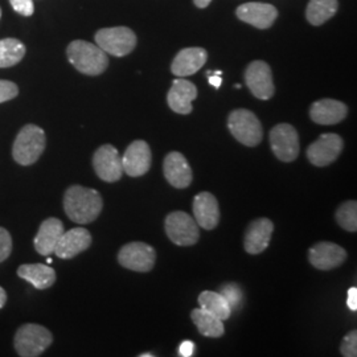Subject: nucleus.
I'll list each match as a JSON object with an SVG mask.
<instances>
[{
	"label": "nucleus",
	"mask_w": 357,
	"mask_h": 357,
	"mask_svg": "<svg viewBox=\"0 0 357 357\" xmlns=\"http://www.w3.org/2000/svg\"><path fill=\"white\" fill-rule=\"evenodd\" d=\"M103 200L100 192L82 185L69 187L64 195V211L73 222L84 225L101 215Z\"/></svg>",
	"instance_id": "f257e3e1"
},
{
	"label": "nucleus",
	"mask_w": 357,
	"mask_h": 357,
	"mask_svg": "<svg viewBox=\"0 0 357 357\" xmlns=\"http://www.w3.org/2000/svg\"><path fill=\"white\" fill-rule=\"evenodd\" d=\"M69 63L86 76H100L109 66L107 53L97 44L75 40L66 48Z\"/></svg>",
	"instance_id": "f03ea898"
},
{
	"label": "nucleus",
	"mask_w": 357,
	"mask_h": 357,
	"mask_svg": "<svg viewBox=\"0 0 357 357\" xmlns=\"http://www.w3.org/2000/svg\"><path fill=\"white\" fill-rule=\"evenodd\" d=\"M47 146L45 132L36 125H26L16 135L13 146V156L16 163L31 166L36 163Z\"/></svg>",
	"instance_id": "7ed1b4c3"
},
{
	"label": "nucleus",
	"mask_w": 357,
	"mask_h": 357,
	"mask_svg": "<svg viewBox=\"0 0 357 357\" xmlns=\"http://www.w3.org/2000/svg\"><path fill=\"white\" fill-rule=\"evenodd\" d=\"M53 343L51 331L40 324H23L13 339V345L17 355L22 357H38Z\"/></svg>",
	"instance_id": "20e7f679"
},
{
	"label": "nucleus",
	"mask_w": 357,
	"mask_h": 357,
	"mask_svg": "<svg viewBox=\"0 0 357 357\" xmlns=\"http://www.w3.org/2000/svg\"><path fill=\"white\" fill-rule=\"evenodd\" d=\"M228 128L236 141L246 147L258 146L264 138V128L257 115L246 109H236L228 116Z\"/></svg>",
	"instance_id": "39448f33"
},
{
	"label": "nucleus",
	"mask_w": 357,
	"mask_h": 357,
	"mask_svg": "<svg viewBox=\"0 0 357 357\" xmlns=\"http://www.w3.org/2000/svg\"><path fill=\"white\" fill-rule=\"evenodd\" d=\"M97 45L115 57L128 56L137 47V35L128 26L102 28L96 33Z\"/></svg>",
	"instance_id": "423d86ee"
},
{
	"label": "nucleus",
	"mask_w": 357,
	"mask_h": 357,
	"mask_svg": "<svg viewBox=\"0 0 357 357\" xmlns=\"http://www.w3.org/2000/svg\"><path fill=\"white\" fill-rule=\"evenodd\" d=\"M165 229L167 237L178 246H192L200 238V227L195 218L181 211L172 212L166 217Z\"/></svg>",
	"instance_id": "0eeeda50"
},
{
	"label": "nucleus",
	"mask_w": 357,
	"mask_h": 357,
	"mask_svg": "<svg viewBox=\"0 0 357 357\" xmlns=\"http://www.w3.org/2000/svg\"><path fill=\"white\" fill-rule=\"evenodd\" d=\"M270 147L275 158L281 162H294L301 151L298 131L289 123L274 126L270 131Z\"/></svg>",
	"instance_id": "6e6552de"
},
{
	"label": "nucleus",
	"mask_w": 357,
	"mask_h": 357,
	"mask_svg": "<svg viewBox=\"0 0 357 357\" xmlns=\"http://www.w3.org/2000/svg\"><path fill=\"white\" fill-rule=\"evenodd\" d=\"M344 142L340 135L328 132L323 134L307 147V159L317 167L330 166L337 160L343 151Z\"/></svg>",
	"instance_id": "1a4fd4ad"
},
{
	"label": "nucleus",
	"mask_w": 357,
	"mask_h": 357,
	"mask_svg": "<svg viewBox=\"0 0 357 357\" xmlns=\"http://www.w3.org/2000/svg\"><path fill=\"white\" fill-rule=\"evenodd\" d=\"M155 249L144 243H126L118 253V262L121 266L138 273L151 271L155 266Z\"/></svg>",
	"instance_id": "9d476101"
},
{
	"label": "nucleus",
	"mask_w": 357,
	"mask_h": 357,
	"mask_svg": "<svg viewBox=\"0 0 357 357\" xmlns=\"http://www.w3.org/2000/svg\"><path fill=\"white\" fill-rule=\"evenodd\" d=\"M245 81L255 98L268 101L275 91L271 69L265 61H253L245 70Z\"/></svg>",
	"instance_id": "9b49d317"
},
{
	"label": "nucleus",
	"mask_w": 357,
	"mask_h": 357,
	"mask_svg": "<svg viewBox=\"0 0 357 357\" xmlns=\"http://www.w3.org/2000/svg\"><path fill=\"white\" fill-rule=\"evenodd\" d=\"M93 167L97 176L106 183H115L123 175L122 158L112 144H103L94 153Z\"/></svg>",
	"instance_id": "f8f14e48"
},
{
	"label": "nucleus",
	"mask_w": 357,
	"mask_h": 357,
	"mask_svg": "<svg viewBox=\"0 0 357 357\" xmlns=\"http://www.w3.org/2000/svg\"><path fill=\"white\" fill-rule=\"evenodd\" d=\"M151 149L149 143L144 141H134L122 156L123 174H128L131 178H139L146 175L151 168Z\"/></svg>",
	"instance_id": "ddd939ff"
},
{
	"label": "nucleus",
	"mask_w": 357,
	"mask_h": 357,
	"mask_svg": "<svg viewBox=\"0 0 357 357\" xmlns=\"http://www.w3.org/2000/svg\"><path fill=\"white\" fill-rule=\"evenodd\" d=\"M273 231H274V224L266 217H261L252 221L245 230L243 248L246 253L255 255L265 252L271 240Z\"/></svg>",
	"instance_id": "4468645a"
},
{
	"label": "nucleus",
	"mask_w": 357,
	"mask_h": 357,
	"mask_svg": "<svg viewBox=\"0 0 357 357\" xmlns=\"http://www.w3.org/2000/svg\"><path fill=\"white\" fill-rule=\"evenodd\" d=\"M347 252L342 246L333 243H315L308 250L310 264L318 270H333L339 268L345 259Z\"/></svg>",
	"instance_id": "2eb2a0df"
},
{
	"label": "nucleus",
	"mask_w": 357,
	"mask_h": 357,
	"mask_svg": "<svg viewBox=\"0 0 357 357\" xmlns=\"http://www.w3.org/2000/svg\"><path fill=\"white\" fill-rule=\"evenodd\" d=\"M163 172L167 181L178 190H184L190 187L193 178L192 168L187 162L185 156L178 151H171L165 158Z\"/></svg>",
	"instance_id": "dca6fc26"
},
{
	"label": "nucleus",
	"mask_w": 357,
	"mask_h": 357,
	"mask_svg": "<svg viewBox=\"0 0 357 357\" xmlns=\"http://www.w3.org/2000/svg\"><path fill=\"white\" fill-rule=\"evenodd\" d=\"M195 221L200 228L212 230L220 222V208L217 199L211 192H200L195 196L192 204Z\"/></svg>",
	"instance_id": "f3484780"
},
{
	"label": "nucleus",
	"mask_w": 357,
	"mask_h": 357,
	"mask_svg": "<svg viewBox=\"0 0 357 357\" xmlns=\"http://www.w3.org/2000/svg\"><path fill=\"white\" fill-rule=\"evenodd\" d=\"M237 17L258 29H268L278 17V11L268 3H245L237 8Z\"/></svg>",
	"instance_id": "a211bd4d"
},
{
	"label": "nucleus",
	"mask_w": 357,
	"mask_h": 357,
	"mask_svg": "<svg viewBox=\"0 0 357 357\" xmlns=\"http://www.w3.org/2000/svg\"><path fill=\"white\" fill-rule=\"evenodd\" d=\"M91 245V234L85 228H73L64 231L54 249V255L61 259H72L88 250Z\"/></svg>",
	"instance_id": "6ab92c4d"
},
{
	"label": "nucleus",
	"mask_w": 357,
	"mask_h": 357,
	"mask_svg": "<svg viewBox=\"0 0 357 357\" xmlns=\"http://www.w3.org/2000/svg\"><path fill=\"white\" fill-rule=\"evenodd\" d=\"M197 98V89L191 81L183 77L174 81L167 96V102L172 112L187 115L192 113V102Z\"/></svg>",
	"instance_id": "aec40b11"
},
{
	"label": "nucleus",
	"mask_w": 357,
	"mask_h": 357,
	"mask_svg": "<svg viewBox=\"0 0 357 357\" xmlns=\"http://www.w3.org/2000/svg\"><path fill=\"white\" fill-rule=\"evenodd\" d=\"M64 231L63 221L56 217H50L45 221H43L33 240V245L38 255L45 257L53 255L57 243L64 234Z\"/></svg>",
	"instance_id": "412c9836"
},
{
	"label": "nucleus",
	"mask_w": 357,
	"mask_h": 357,
	"mask_svg": "<svg viewBox=\"0 0 357 357\" xmlns=\"http://www.w3.org/2000/svg\"><path fill=\"white\" fill-rule=\"evenodd\" d=\"M348 114L347 105L331 98H324L312 103L310 107L311 119L323 126H331L344 121Z\"/></svg>",
	"instance_id": "4be33fe9"
},
{
	"label": "nucleus",
	"mask_w": 357,
	"mask_h": 357,
	"mask_svg": "<svg viewBox=\"0 0 357 357\" xmlns=\"http://www.w3.org/2000/svg\"><path fill=\"white\" fill-rule=\"evenodd\" d=\"M208 59V53L203 48L181 50L171 64V72L178 77H188L199 72Z\"/></svg>",
	"instance_id": "5701e85b"
},
{
	"label": "nucleus",
	"mask_w": 357,
	"mask_h": 357,
	"mask_svg": "<svg viewBox=\"0 0 357 357\" xmlns=\"http://www.w3.org/2000/svg\"><path fill=\"white\" fill-rule=\"evenodd\" d=\"M17 275L38 290H47L56 282V271L43 264H26L17 268Z\"/></svg>",
	"instance_id": "b1692460"
},
{
	"label": "nucleus",
	"mask_w": 357,
	"mask_h": 357,
	"mask_svg": "<svg viewBox=\"0 0 357 357\" xmlns=\"http://www.w3.org/2000/svg\"><path fill=\"white\" fill-rule=\"evenodd\" d=\"M193 324L197 327L199 332L206 337H221L225 332L222 320L218 319L213 314L205 311L203 308H193L191 312Z\"/></svg>",
	"instance_id": "393cba45"
},
{
	"label": "nucleus",
	"mask_w": 357,
	"mask_h": 357,
	"mask_svg": "<svg viewBox=\"0 0 357 357\" xmlns=\"http://www.w3.org/2000/svg\"><path fill=\"white\" fill-rule=\"evenodd\" d=\"M337 0H310L306 10L307 20L312 26H321L337 13Z\"/></svg>",
	"instance_id": "a878e982"
},
{
	"label": "nucleus",
	"mask_w": 357,
	"mask_h": 357,
	"mask_svg": "<svg viewBox=\"0 0 357 357\" xmlns=\"http://www.w3.org/2000/svg\"><path fill=\"white\" fill-rule=\"evenodd\" d=\"M199 305L200 308L213 314L218 319H229L231 315V308L225 298L220 293L215 291H203L199 295Z\"/></svg>",
	"instance_id": "bb28decb"
},
{
	"label": "nucleus",
	"mask_w": 357,
	"mask_h": 357,
	"mask_svg": "<svg viewBox=\"0 0 357 357\" xmlns=\"http://www.w3.org/2000/svg\"><path fill=\"white\" fill-rule=\"evenodd\" d=\"M26 56V45L17 38L0 40V68H11L19 64Z\"/></svg>",
	"instance_id": "cd10ccee"
},
{
	"label": "nucleus",
	"mask_w": 357,
	"mask_h": 357,
	"mask_svg": "<svg viewBox=\"0 0 357 357\" xmlns=\"http://www.w3.org/2000/svg\"><path fill=\"white\" fill-rule=\"evenodd\" d=\"M336 221L337 224L347 230V231H356L357 230V203L355 200L345 202L339 205L336 211Z\"/></svg>",
	"instance_id": "c85d7f7f"
},
{
	"label": "nucleus",
	"mask_w": 357,
	"mask_h": 357,
	"mask_svg": "<svg viewBox=\"0 0 357 357\" xmlns=\"http://www.w3.org/2000/svg\"><path fill=\"white\" fill-rule=\"evenodd\" d=\"M220 294L225 298L231 311L241 310L243 305V289L237 283H225L221 286Z\"/></svg>",
	"instance_id": "c756f323"
},
{
	"label": "nucleus",
	"mask_w": 357,
	"mask_h": 357,
	"mask_svg": "<svg viewBox=\"0 0 357 357\" xmlns=\"http://www.w3.org/2000/svg\"><path fill=\"white\" fill-rule=\"evenodd\" d=\"M340 354L344 357L357 356V332L351 331L345 335L342 344H340Z\"/></svg>",
	"instance_id": "7c9ffc66"
},
{
	"label": "nucleus",
	"mask_w": 357,
	"mask_h": 357,
	"mask_svg": "<svg viewBox=\"0 0 357 357\" xmlns=\"http://www.w3.org/2000/svg\"><path fill=\"white\" fill-rule=\"evenodd\" d=\"M13 253V237L6 228L0 227V264Z\"/></svg>",
	"instance_id": "2f4dec72"
},
{
	"label": "nucleus",
	"mask_w": 357,
	"mask_h": 357,
	"mask_svg": "<svg viewBox=\"0 0 357 357\" xmlns=\"http://www.w3.org/2000/svg\"><path fill=\"white\" fill-rule=\"evenodd\" d=\"M19 94V88L13 81L0 79V103L11 101Z\"/></svg>",
	"instance_id": "473e14b6"
},
{
	"label": "nucleus",
	"mask_w": 357,
	"mask_h": 357,
	"mask_svg": "<svg viewBox=\"0 0 357 357\" xmlns=\"http://www.w3.org/2000/svg\"><path fill=\"white\" fill-rule=\"evenodd\" d=\"M10 4L15 13L23 16H32L35 13V6L32 0H10Z\"/></svg>",
	"instance_id": "72a5a7b5"
},
{
	"label": "nucleus",
	"mask_w": 357,
	"mask_h": 357,
	"mask_svg": "<svg viewBox=\"0 0 357 357\" xmlns=\"http://www.w3.org/2000/svg\"><path fill=\"white\" fill-rule=\"evenodd\" d=\"M178 355L183 357H191L195 355V344L191 340H185L180 344L178 348Z\"/></svg>",
	"instance_id": "f704fd0d"
},
{
	"label": "nucleus",
	"mask_w": 357,
	"mask_h": 357,
	"mask_svg": "<svg viewBox=\"0 0 357 357\" xmlns=\"http://www.w3.org/2000/svg\"><path fill=\"white\" fill-rule=\"evenodd\" d=\"M347 305L349 307L351 311H357V289L356 287H351L348 290V299H347Z\"/></svg>",
	"instance_id": "c9c22d12"
},
{
	"label": "nucleus",
	"mask_w": 357,
	"mask_h": 357,
	"mask_svg": "<svg viewBox=\"0 0 357 357\" xmlns=\"http://www.w3.org/2000/svg\"><path fill=\"white\" fill-rule=\"evenodd\" d=\"M206 75H208V81H209V84L212 85V86H215L216 89H218L220 86H221V82H222V78H221V72L220 70H217L215 73H212L211 70H208L206 72Z\"/></svg>",
	"instance_id": "e433bc0d"
},
{
	"label": "nucleus",
	"mask_w": 357,
	"mask_h": 357,
	"mask_svg": "<svg viewBox=\"0 0 357 357\" xmlns=\"http://www.w3.org/2000/svg\"><path fill=\"white\" fill-rule=\"evenodd\" d=\"M6 302H7V293H6V290L0 286V308L4 307Z\"/></svg>",
	"instance_id": "4c0bfd02"
},
{
	"label": "nucleus",
	"mask_w": 357,
	"mask_h": 357,
	"mask_svg": "<svg viewBox=\"0 0 357 357\" xmlns=\"http://www.w3.org/2000/svg\"><path fill=\"white\" fill-rule=\"evenodd\" d=\"M193 1H195L196 7H199V8H206V7L211 4L212 0H193Z\"/></svg>",
	"instance_id": "58836bf2"
},
{
	"label": "nucleus",
	"mask_w": 357,
	"mask_h": 357,
	"mask_svg": "<svg viewBox=\"0 0 357 357\" xmlns=\"http://www.w3.org/2000/svg\"><path fill=\"white\" fill-rule=\"evenodd\" d=\"M139 357H153V354H141Z\"/></svg>",
	"instance_id": "ea45409f"
},
{
	"label": "nucleus",
	"mask_w": 357,
	"mask_h": 357,
	"mask_svg": "<svg viewBox=\"0 0 357 357\" xmlns=\"http://www.w3.org/2000/svg\"><path fill=\"white\" fill-rule=\"evenodd\" d=\"M47 264H52V258H47Z\"/></svg>",
	"instance_id": "a19ab883"
},
{
	"label": "nucleus",
	"mask_w": 357,
	"mask_h": 357,
	"mask_svg": "<svg viewBox=\"0 0 357 357\" xmlns=\"http://www.w3.org/2000/svg\"><path fill=\"white\" fill-rule=\"evenodd\" d=\"M0 17H1V8H0Z\"/></svg>",
	"instance_id": "79ce46f5"
}]
</instances>
